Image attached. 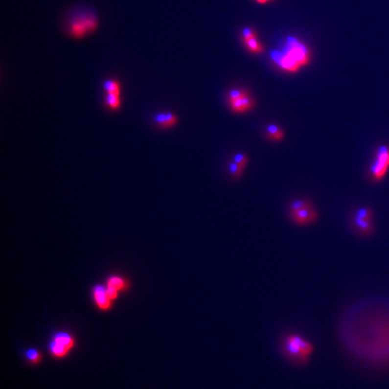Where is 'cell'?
I'll list each match as a JSON object with an SVG mask.
<instances>
[{"instance_id": "1", "label": "cell", "mask_w": 389, "mask_h": 389, "mask_svg": "<svg viewBox=\"0 0 389 389\" xmlns=\"http://www.w3.org/2000/svg\"><path fill=\"white\" fill-rule=\"evenodd\" d=\"M271 59L279 68L288 72H297L310 62V51L298 40L288 36L281 50L271 51Z\"/></svg>"}, {"instance_id": "2", "label": "cell", "mask_w": 389, "mask_h": 389, "mask_svg": "<svg viewBox=\"0 0 389 389\" xmlns=\"http://www.w3.org/2000/svg\"><path fill=\"white\" fill-rule=\"evenodd\" d=\"M278 347L283 357L297 366L306 365L315 352L314 344L298 333L285 334Z\"/></svg>"}, {"instance_id": "3", "label": "cell", "mask_w": 389, "mask_h": 389, "mask_svg": "<svg viewBox=\"0 0 389 389\" xmlns=\"http://www.w3.org/2000/svg\"><path fill=\"white\" fill-rule=\"evenodd\" d=\"M98 21L95 15L81 13L75 15L69 21V34L76 39L83 38L86 35L96 31Z\"/></svg>"}, {"instance_id": "4", "label": "cell", "mask_w": 389, "mask_h": 389, "mask_svg": "<svg viewBox=\"0 0 389 389\" xmlns=\"http://www.w3.org/2000/svg\"><path fill=\"white\" fill-rule=\"evenodd\" d=\"M389 171V146L381 145L375 153V160L370 168V175L374 181H383Z\"/></svg>"}, {"instance_id": "5", "label": "cell", "mask_w": 389, "mask_h": 389, "mask_svg": "<svg viewBox=\"0 0 389 389\" xmlns=\"http://www.w3.org/2000/svg\"><path fill=\"white\" fill-rule=\"evenodd\" d=\"M372 209L369 207H361L356 211L352 218L353 229L362 236H368L374 232L372 224Z\"/></svg>"}, {"instance_id": "6", "label": "cell", "mask_w": 389, "mask_h": 389, "mask_svg": "<svg viewBox=\"0 0 389 389\" xmlns=\"http://www.w3.org/2000/svg\"><path fill=\"white\" fill-rule=\"evenodd\" d=\"M289 216L295 225L299 226H305L316 223L318 219L319 214L316 211V209L313 206H311L301 209V210L291 212V213H289Z\"/></svg>"}, {"instance_id": "7", "label": "cell", "mask_w": 389, "mask_h": 389, "mask_svg": "<svg viewBox=\"0 0 389 389\" xmlns=\"http://www.w3.org/2000/svg\"><path fill=\"white\" fill-rule=\"evenodd\" d=\"M92 297L96 307L101 311H109L113 306V301L109 298L106 286L96 284L92 288Z\"/></svg>"}, {"instance_id": "8", "label": "cell", "mask_w": 389, "mask_h": 389, "mask_svg": "<svg viewBox=\"0 0 389 389\" xmlns=\"http://www.w3.org/2000/svg\"><path fill=\"white\" fill-rule=\"evenodd\" d=\"M154 125L160 130H170L179 124V117L172 112H159L153 115Z\"/></svg>"}, {"instance_id": "9", "label": "cell", "mask_w": 389, "mask_h": 389, "mask_svg": "<svg viewBox=\"0 0 389 389\" xmlns=\"http://www.w3.org/2000/svg\"><path fill=\"white\" fill-rule=\"evenodd\" d=\"M231 112L238 114H242L251 111L255 107V100L249 93L246 96H242L231 101H227Z\"/></svg>"}, {"instance_id": "10", "label": "cell", "mask_w": 389, "mask_h": 389, "mask_svg": "<svg viewBox=\"0 0 389 389\" xmlns=\"http://www.w3.org/2000/svg\"><path fill=\"white\" fill-rule=\"evenodd\" d=\"M104 106L110 112H117L122 107V95L105 93L104 95Z\"/></svg>"}, {"instance_id": "11", "label": "cell", "mask_w": 389, "mask_h": 389, "mask_svg": "<svg viewBox=\"0 0 389 389\" xmlns=\"http://www.w3.org/2000/svg\"><path fill=\"white\" fill-rule=\"evenodd\" d=\"M57 343L62 344L68 348L69 350H71L76 345V340L72 333H69L67 331H59L52 334V338Z\"/></svg>"}, {"instance_id": "12", "label": "cell", "mask_w": 389, "mask_h": 389, "mask_svg": "<svg viewBox=\"0 0 389 389\" xmlns=\"http://www.w3.org/2000/svg\"><path fill=\"white\" fill-rule=\"evenodd\" d=\"M107 285L116 288L119 292H124L130 288L129 281L124 276L116 274L107 276Z\"/></svg>"}, {"instance_id": "13", "label": "cell", "mask_w": 389, "mask_h": 389, "mask_svg": "<svg viewBox=\"0 0 389 389\" xmlns=\"http://www.w3.org/2000/svg\"><path fill=\"white\" fill-rule=\"evenodd\" d=\"M48 350H49L50 354L54 359H63V358L67 357L69 353L70 352V350H69L68 348L57 343L56 341H54L53 339H51L48 343Z\"/></svg>"}, {"instance_id": "14", "label": "cell", "mask_w": 389, "mask_h": 389, "mask_svg": "<svg viewBox=\"0 0 389 389\" xmlns=\"http://www.w3.org/2000/svg\"><path fill=\"white\" fill-rule=\"evenodd\" d=\"M103 90L105 91V93L118 94V95H122L123 92L121 81L119 79L113 78L107 79L103 82Z\"/></svg>"}, {"instance_id": "15", "label": "cell", "mask_w": 389, "mask_h": 389, "mask_svg": "<svg viewBox=\"0 0 389 389\" xmlns=\"http://www.w3.org/2000/svg\"><path fill=\"white\" fill-rule=\"evenodd\" d=\"M267 137L273 141H282L285 138V133L282 128L278 127L276 124H270L266 128Z\"/></svg>"}, {"instance_id": "16", "label": "cell", "mask_w": 389, "mask_h": 389, "mask_svg": "<svg viewBox=\"0 0 389 389\" xmlns=\"http://www.w3.org/2000/svg\"><path fill=\"white\" fill-rule=\"evenodd\" d=\"M23 355L29 364L33 366L38 365L43 361V354L35 348H29L23 352Z\"/></svg>"}, {"instance_id": "17", "label": "cell", "mask_w": 389, "mask_h": 389, "mask_svg": "<svg viewBox=\"0 0 389 389\" xmlns=\"http://www.w3.org/2000/svg\"><path fill=\"white\" fill-rule=\"evenodd\" d=\"M313 206V204L311 203L310 201H308V200L297 199V200H295L289 205L288 212L291 213V212H295V211H297V210L308 207V206Z\"/></svg>"}, {"instance_id": "18", "label": "cell", "mask_w": 389, "mask_h": 389, "mask_svg": "<svg viewBox=\"0 0 389 389\" xmlns=\"http://www.w3.org/2000/svg\"><path fill=\"white\" fill-rule=\"evenodd\" d=\"M244 40L246 42V46H247V48L250 51L255 52V53H259V52L263 51L262 46L259 45V42L256 40V37L254 35L251 38H247V39Z\"/></svg>"}, {"instance_id": "19", "label": "cell", "mask_w": 389, "mask_h": 389, "mask_svg": "<svg viewBox=\"0 0 389 389\" xmlns=\"http://www.w3.org/2000/svg\"><path fill=\"white\" fill-rule=\"evenodd\" d=\"M249 91L245 89H235V90H231L228 95H227V101H231L234 100L237 98H240L242 96H246L248 95Z\"/></svg>"}, {"instance_id": "20", "label": "cell", "mask_w": 389, "mask_h": 389, "mask_svg": "<svg viewBox=\"0 0 389 389\" xmlns=\"http://www.w3.org/2000/svg\"><path fill=\"white\" fill-rule=\"evenodd\" d=\"M232 161H234L235 163L238 164L241 168L245 169L246 166L248 165L249 158L248 156L244 153H239L235 154L232 158Z\"/></svg>"}, {"instance_id": "21", "label": "cell", "mask_w": 389, "mask_h": 389, "mask_svg": "<svg viewBox=\"0 0 389 389\" xmlns=\"http://www.w3.org/2000/svg\"><path fill=\"white\" fill-rule=\"evenodd\" d=\"M228 169H229V171H230V173H231V175L233 176L235 179H238V178H240L241 176L243 175V171H244V169L243 168H241L238 164L235 163L234 161H232L231 163H229L228 165Z\"/></svg>"}, {"instance_id": "22", "label": "cell", "mask_w": 389, "mask_h": 389, "mask_svg": "<svg viewBox=\"0 0 389 389\" xmlns=\"http://www.w3.org/2000/svg\"><path fill=\"white\" fill-rule=\"evenodd\" d=\"M106 288H107V293L108 295V297H109V298L111 299L113 302L114 300L118 298L120 292L116 288H113L111 286H107V285H106Z\"/></svg>"}, {"instance_id": "23", "label": "cell", "mask_w": 389, "mask_h": 389, "mask_svg": "<svg viewBox=\"0 0 389 389\" xmlns=\"http://www.w3.org/2000/svg\"><path fill=\"white\" fill-rule=\"evenodd\" d=\"M256 1L259 4H266V3H268L269 1H271V0H256Z\"/></svg>"}]
</instances>
